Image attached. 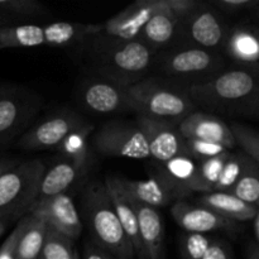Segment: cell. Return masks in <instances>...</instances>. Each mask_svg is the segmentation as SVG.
<instances>
[{
  "mask_svg": "<svg viewBox=\"0 0 259 259\" xmlns=\"http://www.w3.org/2000/svg\"><path fill=\"white\" fill-rule=\"evenodd\" d=\"M28 215V222L19 238L17 245L18 259H38L46 234H47V224L34 215Z\"/></svg>",
  "mask_w": 259,
  "mask_h": 259,
  "instance_id": "cell-25",
  "label": "cell"
},
{
  "mask_svg": "<svg viewBox=\"0 0 259 259\" xmlns=\"http://www.w3.org/2000/svg\"><path fill=\"white\" fill-rule=\"evenodd\" d=\"M85 169L75 162L62 158L52 167L46 168L39 182L38 199L52 197L60 194H67V190L75 184ZM37 199V200H38Z\"/></svg>",
  "mask_w": 259,
  "mask_h": 259,
  "instance_id": "cell-22",
  "label": "cell"
},
{
  "mask_svg": "<svg viewBox=\"0 0 259 259\" xmlns=\"http://www.w3.org/2000/svg\"><path fill=\"white\" fill-rule=\"evenodd\" d=\"M229 153L230 151H228L217 157H212V158L199 162V169H197L196 179H195L194 185L191 187L192 194L194 192L207 194V192L214 191V187L217 185L218 180H219L223 166H224V162L227 159V157L229 156Z\"/></svg>",
  "mask_w": 259,
  "mask_h": 259,
  "instance_id": "cell-28",
  "label": "cell"
},
{
  "mask_svg": "<svg viewBox=\"0 0 259 259\" xmlns=\"http://www.w3.org/2000/svg\"><path fill=\"white\" fill-rule=\"evenodd\" d=\"M75 259H81V258H80V255H78V254L76 255V258H75Z\"/></svg>",
  "mask_w": 259,
  "mask_h": 259,
  "instance_id": "cell-46",
  "label": "cell"
},
{
  "mask_svg": "<svg viewBox=\"0 0 259 259\" xmlns=\"http://www.w3.org/2000/svg\"><path fill=\"white\" fill-rule=\"evenodd\" d=\"M166 2V7L180 22L185 19V18L189 17L196 7L199 5V3L195 2V0H164Z\"/></svg>",
  "mask_w": 259,
  "mask_h": 259,
  "instance_id": "cell-37",
  "label": "cell"
},
{
  "mask_svg": "<svg viewBox=\"0 0 259 259\" xmlns=\"http://www.w3.org/2000/svg\"><path fill=\"white\" fill-rule=\"evenodd\" d=\"M136 204L138 217L139 239L142 244V259H163L164 223L161 212L153 207Z\"/></svg>",
  "mask_w": 259,
  "mask_h": 259,
  "instance_id": "cell-20",
  "label": "cell"
},
{
  "mask_svg": "<svg viewBox=\"0 0 259 259\" xmlns=\"http://www.w3.org/2000/svg\"><path fill=\"white\" fill-rule=\"evenodd\" d=\"M180 23L181 22L167 9L166 2L163 0L162 7L149 18L143 27L138 39L156 51L157 48L167 46L174 39L179 30Z\"/></svg>",
  "mask_w": 259,
  "mask_h": 259,
  "instance_id": "cell-24",
  "label": "cell"
},
{
  "mask_svg": "<svg viewBox=\"0 0 259 259\" xmlns=\"http://www.w3.org/2000/svg\"><path fill=\"white\" fill-rule=\"evenodd\" d=\"M81 103L95 114L133 111L123 86L111 81L94 80L81 90Z\"/></svg>",
  "mask_w": 259,
  "mask_h": 259,
  "instance_id": "cell-17",
  "label": "cell"
},
{
  "mask_svg": "<svg viewBox=\"0 0 259 259\" xmlns=\"http://www.w3.org/2000/svg\"><path fill=\"white\" fill-rule=\"evenodd\" d=\"M28 214L39 218L48 228L70 238L73 242L82 233V220L68 194L35 200Z\"/></svg>",
  "mask_w": 259,
  "mask_h": 259,
  "instance_id": "cell-12",
  "label": "cell"
},
{
  "mask_svg": "<svg viewBox=\"0 0 259 259\" xmlns=\"http://www.w3.org/2000/svg\"><path fill=\"white\" fill-rule=\"evenodd\" d=\"M9 223H12V222H9V220H0V235H3V233L7 230Z\"/></svg>",
  "mask_w": 259,
  "mask_h": 259,
  "instance_id": "cell-45",
  "label": "cell"
},
{
  "mask_svg": "<svg viewBox=\"0 0 259 259\" xmlns=\"http://www.w3.org/2000/svg\"><path fill=\"white\" fill-rule=\"evenodd\" d=\"M235 146L242 148L243 153L249 157L253 162H259V136L254 129L239 123H232L229 125Z\"/></svg>",
  "mask_w": 259,
  "mask_h": 259,
  "instance_id": "cell-32",
  "label": "cell"
},
{
  "mask_svg": "<svg viewBox=\"0 0 259 259\" xmlns=\"http://www.w3.org/2000/svg\"><path fill=\"white\" fill-rule=\"evenodd\" d=\"M119 179L134 202L157 210L171 204L174 205L175 202L181 201L191 195L187 190L172 182L159 169L158 174L143 180H128L121 177Z\"/></svg>",
  "mask_w": 259,
  "mask_h": 259,
  "instance_id": "cell-11",
  "label": "cell"
},
{
  "mask_svg": "<svg viewBox=\"0 0 259 259\" xmlns=\"http://www.w3.org/2000/svg\"><path fill=\"white\" fill-rule=\"evenodd\" d=\"M45 12V7L35 0H0V14L14 17H29Z\"/></svg>",
  "mask_w": 259,
  "mask_h": 259,
  "instance_id": "cell-35",
  "label": "cell"
},
{
  "mask_svg": "<svg viewBox=\"0 0 259 259\" xmlns=\"http://www.w3.org/2000/svg\"><path fill=\"white\" fill-rule=\"evenodd\" d=\"M177 129L185 139L210 142V143L219 144L229 151L235 147L229 125L211 114L201 113L197 110L194 111L177 125Z\"/></svg>",
  "mask_w": 259,
  "mask_h": 259,
  "instance_id": "cell-16",
  "label": "cell"
},
{
  "mask_svg": "<svg viewBox=\"0 0 259 259\" xmlns=\"http://www.w3.org/2000/svg\"><path fill=\"white\" fill-rule=\"evenodd\" d=\"M184 146H185V154L195 161L202 162L205 159L212 158L219 154L225 153L229 149L224 148V147L219 146V144L210 143V142L199 141V139H185L184 138Z\"/></svg>",
  "mask_w": 259,
  "mask_h": 259,
  "instance_id": "cell-34",
  "label": "cell"
},
{
  "mask_svg": "<svg viewBox=\"0 0 259 259\" xmlns=\"http://www.w3.org/2000/svg\"><path fill=\"white\" fill-rule=\"evenodd\" d=\"M247 259H259V247L258 243L253 242L252 244L249 245L247 252Z\"/></svg>",
  "mask_w": 259,
  "mask_h": 259,
  "instance_id": "cell-42",
  "label": "cell"
},
{
  "mask_svg": "<svg viewBox=\"0 0 259 259\" xmlns=\"http://www.w3.org/2000/svg\"><path fill=\"white\" fill-rule=\"evenodd\" d=\"M199 205L212 210L220 217L232 222H250L258 214V207L242 201L229 192L211 191L204 194L199 200Z\"/></svg>",
  "mask_w": 259,
  "mask_h": 259,
  "instance_id": "cell-23",
  "label": "cell"
},
{
  "mask_svg": "<svg viewBox=\"0 0 259 259\" xmlns=\"http://www.w3.org/2000/svg\"><path fill=\"white\" fill-rule=\"evenodd\" d=\"M229 194L234 195L242 201L257 206L259 204V169L257 163H252L247 171L239 177L234 186L229 190Z\"/></svg>",
  "mask_w": 259,
  "mask_h": 259,
  "instance_id": "cell-31",
  "label": "cell"
},
{
  "mask_svg": "<svg viewBox=\"0 0 259 259\" xmlns=\"http://www.w3.org/2000/svg\"><path fill=\"white\" fill-rule=\"evenodd\" d=\"M18 163H19V162L15 158H0V175L12 169L13 167L17 166Z\"/></svg>",
  "mask_w": 259,
  "mask_h": 259,
  "instance_id": "cell-41",
  "label": "cell"
},
{
  "mask_svg": "<svg viewBox=\"0 0 259 259\" xmlns=\"http://www.w3.org/2000/svg\"><path fill=\"white\" fill-rule=\"evenodd\" d=\"M156 51L139 39L115 40L101 56L100 72L108 81L125 86L141 81L154 62Z\"/></svg>",
  "mask_w": 259,
  "mask_h": 259,
  "instance_id": "cell-6",
  "label": "cell"
},
{
  "mask_svg": "<svg viewBox=\"0 0 259 259\" xmlns=\"http://www.w3.org/2000/svg\"><path fill=\"white\" fill-rule=\"evenodd\" d=\"M214 4L225 12L238 13L242 10L250 9V7L257 5V2L255 0H218Z\"/></svg>",
  "mask_w": 259,
  "mask_h": 259,
  "instance_id": "cell-39",
  "label": "cell"
},
{
  "mask_svg": "<svg viewBox=\"0 0 259 259\" xmlns=\"http://www.w3.org/2000/svg\"><path fill=\"white\" fill-rule=\"evenodd\" d=\"M202 259H233L232 250L224 240L212 239L209 249Z\"/></svg>",
  "mask_w": 259,
  "mask_h": 259,
  "instance_id": "cell-38",
  "label": "cell"
},
{
  "mask_svg": "<svg viewBox=\"0 0 259 259\" xmlns=\"http://www.w3.org/2000/svg\"><path fill=\"white\" fill-rule=\"evenodd\" d=\"M252 163H255V162H253L252 159L248 156H245L243 152L235 153V152L230 151L229 156L225 159L222 174H220L219 180H218L217 185H215L214 187V191H229V190L234 186L235 182L239 180V177L247 171V168Z\"/></svg>",
  "mask_w": 259,
  "mask_h": 259,
  "instance_id": "cell-29",
  "label": "cell"
},
{
  "mask_svg": "<svg viewBox=\"0 0 259 259\" xmlns=\"http://www.w3.org/2000/svg\"><path fill=\"white\" fill-rule=\"evenodd\" d=\"M182 22L186 25L187 34L199 48L214 50L224 45L227 30L224 23L215 12L209 9H196Z\"/></svg>",
  "mask_w": 259,
  "mask_h": 259,
  "instance_id": "cell-19",
  "label": "cell"
},
{
  "mask_svg": "<svg viewBox=\"0 0 259 259\" xmlns=\"http://www.w3.org/2000/svg\"><path fill=\"white\" fill-rule=\"evenodd\" d=\"M39 106L37 96L27 91H0V151L27 129Z\"/></svg>",
  "mask_w": 259,
  "mask_h": 259,
  "instance_id": "cell-8",
  "label": "cell"
},
{
  "mask_svg": "<svg viewBox=\"0 0 259 259\" xmlns=\"http://www.w3.org/2000/svg\"><path fill=\"white\" fill-rule=\"evenodd\" d=\"M212 239L206 234L186 233L181 239V254L184 259H202Z\"/></svg>",
  "mask_w": 259,
  "mask_h": 259,
  "instance_id": "cell-33",
  "label": "cell"
},
{
  "mask_svg": "<svg viewBox=\"0 0 259 259\" xmlns=\"http://www.w3.org/2000/svg\"><path fill=\"white\" fill-rule=\"evenodd\" d=\"M101 32V25L56 22L51 24H20L0 27V51L39 46H68Z\"/></svg>",
  "mask_w": 259,
  "mask_h": 259,
  "instance_id": "cell-5",
  "label": "cell"
},
{
  "mask_svg": "<svg viewBox=\"0 0 259 259\" xmlns=\"http://www.w3.org/2000/svg\"><path fill=\"white\" fill-rule=\"evenodd\" d=\"M104 186L108 191L111 205L115 210V214L120 222L121 228H123L126 238L131 240L132 245H133L134 253H136V255H138L139 259H142L143 258V252H142V244L141 239H139L136 204L123 187L119 177H108L104 182Z\"/></svg>",
  "mask_w": 259,
  "mask_h": 259,
  "instance_id": "cell-18",
  "label": "cell"
},
{
  "mask_svg": "<svg viewBox=\"0 0 259 259\" xmlns=\"http://www.w3.org/2000/svg\"><path fill=\"white\" fill-rule=\"evenodd\" d=\"M45 171L46 164L40 159H28L0 175V220L13 222L28 214L38 199Z\"/></svg>",
  "mask_w": 259,
  "mask_h": 259,
  "instance_id": "cell-4",
  "label": "cell"
},
{
  "mask_svg": "<svg viewBox=\"0 0 259 259\" xmlns=\"http://www.w3.org/2000/svg\"><path fill=\"white\" fill-rule=\"evenodd\" d=\"M82 212L98 247L115 259H134L133 245L121 228L104 184L88 187L83 194Z\"/></svg>",
  "mask_w": 259,
  "mask_h": 259,
  "instance_id": "cell-3",
  "label": "cell"
},
{
  "mask_svg": "<svg viewBox=\"0 0 259 259\" xmlns=\"http://www.w3.org/2000/svg\"><path fill=\"white\" fill-rule=\"evenodd\" d=\"M93 132V124L85 123L83 125L78 126V128L73 129L71 133H68L67 137L57 147L62 158L75 162L78 166L85 167L89 158L88 138Z\"/></svg>",
  "mask_w": 259,
  "mask_h": 259,
  "instance_id": "cell-26",
  "label": "cell"
},
{
  "mask_svg": "<svg viewBox=\"0 0 259 259\" xmlns=\"http://www.w3.org/2000/svg\"><path fill=\"white\" fill-rule=\"evenodd\" d=\"M222 63V58L212 51L186 47L166 53L161 58V71L172 77H199L204 81L218 73Z\"/></svg>",
  "mask_w": 259,
  "mask_h": 259,
  "instance_id": "cell-9",
  "label": "cell"
},
{
  "mask_svg": "<svg viewBox=\"0 0 259 259\" xmlns=\"http://www.w3.org/2000/svg\"><path fill=\"white\" fill-rule=\"evenodd\" d=\"M162 4L163 0H138L101 25V32L120 42L138 39L149 18Z\"/></svg>",
  "mask_w": 259,
  "mask_h": 259,
  "instance_id": "cell-14",
  "label": "cell"
},
{
  "mask_svg": "<svg viewBox=\"0 0 259 259\" xmlns=\"http://www.w3.org/2000/svg\"><path fill=\"white\" fill-rule=\"evenodd\" d=\"M13 19H14V18H10L8 17V15L0 14V27H4V25H7L8 23L12 22Z\"/></svg>",
  "mask_w": 259,
  "mask_h": 259,
  "instance_id": "cell-44",
  "label": "cell"
},
{
  "mask_svg": "<svg viewBox=\"0 0 259 259\" xmlns=\"http://www.w3.org/2000/svg\"><path fill=\"white\" fill-rule=\"evenodd\" d=\"M195 105L224 113L255 111L258 108L257 78L248 70H229L190 85Z\"/></svg>",
  "mask_w": 259,
  "mask_h": 259,
  "instance_id": "cell-1",
  "label": "cell"
},
{
  "mask_svg": "<svg viewBox=\"0 0 259 259\" xmlns=\"http://www.w3.org/2000/svg\"><path fill=\"white\" fill-rule=\"evenodd\" d=\"M224 48L234 62L257 70L259 60V39L257 30L247 25H238L227 34Z\"/></svg>",
  "mask_w": 259,
  "mask_h": 259,
  "instance_id": "cell-21",
  "label": "cell"
},
{
  "mask_svg": "<svg viewBox=\"0 0 259 259\" xmlns=\"http://www.w3.org/2000/svg\"><path fill=\"white\" fill-rule=\"evenodd\" d=\"M77 254L72 239L48 228L38 259H75Z\"/></svg>",
  "mask_w": 259,
  "mask_h": 259,
  "instance_id": "cell-30",
  "label": "cell"
},
{
  "mask_svg": "<svg viewBox=\"0 0 259 259\" xmlns=\"http://www.w3.org/2000/svg\"><path fill=\"white\" fill-rule=\"evenodd\" d=\"M197 169H199V162L186 154H180L166 163L161 164L159 171L168 177L172 182L192 194L191 187L196 179Z\"/></svg>",
  "mask_w": 259,
  "mask_h": 259,
  "instance_id": "cell-27",
  "label": "cell"
},
{
  "mask_svg": "<svg viewBox=\"0 0 259 259\" xmlns=\"http://www.w3.org/2000/svg\"><path fill=\"white\" fill-rule=\"evenodd\" d=\"M93 147L103 156L149 158L147 138L137 120L136 123L115 120L104 124L94 133Z\"/></svg>",
  "mask_w": 259,
  "mask_h": 259,
  "instance_id": "cell-7",
  "label": "cell"
},
{
  "mask_svg": "<svg viewBox=\"0 0 259 259\" xmlns=\"http://www.w3.org/2000/svg\"><path fill=\"white\" fill-rule=\"evenodd\" d=\"M88 121L78 114L67 110L55 114L35 124L18 139L17 146L24 151H43L57 148L68 133Z\"/></svg>",
  "mask_w": 259,
  "mask_h": 259,
  "instance_id": "cell-10",
  "label": "cell"
},
{
  "mask_svg": "<svg viewBox=\"0 0 259 259\" xmlns=\"http://www.w3.org/2000/svg\"><path fill=\"white\" fill-rule=\"evenodd\" d=\"M250 222L253 223V235H254V242L259 243V212L253 218Z\"/></svg>",
  "mask_w": 259,
  "mask_h": 259,
  "instance_id": "cell-43",
  "label": "cell"
},
{
  "mask_svg": "<svg viewBox=\"0 0 259 259\" xmlns=\"http://www.w3.org/2000/svg\"><path fill=\"white\" fill-rule=\"evenodd\" d=\"M28 222V215L23 217L19 222L17 223V227L12 230L7 239L0 247V259H18L17 257V245L19 242V238L24 230L25 225Z\"/></svg>",
  "mask_w": 259,
  "mask_h": 259,
  "instance_id": "cell-36",
  "label": "cell"
},
{
  "mask_svg": "<svg viewBox=\"0 0 259 259\" xmlns=\"http://www.w3.org/2000/svg\"><path fill=\"white\" fill-rule=\"evenodd\" d=\"M83 259H115V258L111 257L109 253H106L105 250L101 249L100 247H98V245L91 240V242L86 243L85 248H83Z\"/></svg>",
  "mask_w": 259,
  "mask_h": 259,
  "instance_id": "cell-40",
  "label": "cell"
},
{
  "mask_svg": "<svg viewBox=\"0 0 259 259\" xmlns=\"http://www.w3.org/2000/svg\"><path fill=\"white\" fill-rule=\"evenodd\" d=\"M124 90L132 110L138 113V116L179 125L187 115L196 111L189 93L154 78L141 80L125 86Z\"/></svg>",
  "mask_w": 259,
  "mask_h": 259,
  "instance_id": "cell-2",
  "label": "cell"
},
{
  "mask_svg": "<svg viewBox=\"0 0 259 259\" xmlns=\"http://www.w3.org/2000/svg\"><path fill=\"white\" fill-rule=\"evenodd\" d=\"M171 215L176 224L186 233L206 234L217 230H232L237 227L235 222L225 219L201 205L189 204L185 200L172 205Z\"/></svg>",
  "mask_w": 259,
  "mask_h": 259,
  "instance_id": "cell-15",
  "label": "cell"
},
{
  "mask_svg": "<svg viewBox=\"0 0 259 259\" xmlns=\"http://www.w3.org/2000/svg\"><path fill=\"white\" fill-rule=\"evenodd\" d=\"M137 123L144 132L149 149V157L163 164L174 157L185 154L184 138L177 125L167 121L138 116Z\"/></svg>",
  "mask_w": 259,
  "mask_h": 259,
  "instance_id": "cell-13",
  "label": "cell"
}]
</instances>
